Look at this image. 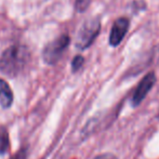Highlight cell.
Here are the masks:
<instances>
[{"label": "cell", "instance_id": "1", "mask_svg": "<svg viewBox=\"0 0 159 159\" xmlns=\"http://www.w3.org/2000/svg\"><path fill=\"white\" fill-rule=\"evenodd\" d=\"M30 60V50L25 46L15 44L7 49L0 57V71L9 77H15L25 69Z\"/></svg>", "mask_w": 159, "mask_h": 159}, {"label": "cell", "instance_id": "2", "mask_svg": "<svg viewBox=\"0 0 159 159\" xmlns=\"http://www.w3.org/2000/svg\"><path fill=\"white\" fill-rule=\"evenodd\" d=\"M101 30V22L98 17L89 19L82 24L76 39V47L80 50L89 48L93 43Z\"/></svg>", "mask_w": 159, "mask_h": 159}, {"label": "cell", "instance_id": "3", "mask_svg": "<svg viewBox=\"0 0 159 159\" xmlns=\"http://www.w3.org/2000/svg\"><path fill=\"white\" fill-rule=\"evenodd\" d=\"M69 42H70V39H69L68 36L62 35L55 40L51 41L50 43L47 44L43 49V52H42L44 62L50 65L57 63L61 59L62 54L66 50V48L68 47Z\"/></svg>", "mask_w": 159, "mask_h": 159}, {"label": "cell", "instance_id": "4", "mask_svg": "<svg viewBox=\"0 0 159 159\" xmlns=\"http://www.w3.org/2000/svg\"><path fill=\"white\" fill-rule=\"evenodd\" d=\"M155 82H156V75L154 71L148 73L141 80L131 98V103L133 106H139L143 102V100L146 98L147 94L149 93V91L154 87Z\"/></svg>", "mask_w": 159, "mask_h": 159}, {"label": "cell", "instance_id": "5", "mask_svg": "<svg viewBox=\"0 0 159 159\" xmlns=\"http://www.w3.org/2000/svg\"><path fill=\"white\" fill-rule=\"evenodd\" d=\"M129 30V20L127 17H119L115 21L109 35V44L111 47H117L121 43L122 39Z\"/></svg>", "mask_w": 159, "mask_h": 159}, {"label": "cell", "instance_id": "6", "mask_svg": "<svg viewBox=\"0 0 159 159\" xmlns=\"http://www.w3.org/2000/svg\"><path fill=\"white\" fill-rule=\"evenodd\" d=\"M13 102V93L6 80L0 78V105L3 108H9Z\"/></svg>", "mask_w": 159, "mask_h": 159}, {"label": "cell", "instance_id": "7", "mask_svg": "<svg viewBox=\"0 0 159 159\" xmlns=\"http://www.w3.org/2000/svg\"><path fill=\"white\" fill-rule=\"evenodd\" d=\"M10 146L8 130L4 126H0V155H4Z\"/></svg>", "mask_w": 159, "mask_h": 159}, {"label": "cell", "instance_id": "8", "mask_svg": "<svg viewBox=\"0 0 159 159\" xmlns=\"http://www.w3.org/2000/svg\"><path fill=\"white\" fill-rule=\"evenodd\" d=\"M84 63V59L81 57V55H77V57H74L73 62H71V69H73L74 73L79 70V69L82 67Z\"/></svg>", "mask_w": 159, "mask_h": 159}, {"label": "cell", "instance_id": "9", "mask_svg": "<svg viewBox=\"0 0 159 159\" xmlns=\"http://www.w3.org/2000/svg\"><path fill=\"white\" fill-rule=\"evenodd\" d=\"M90 2L91 0H76L75 7L78 12H84L88 9V7L90 6Z\"/></svg>", "mask_w": 159, "mask_h": 159}, {"label": "cell", "instance_id": "10", "mask_svg": "<svg viewBox=\"0 0 159 159\" xmlns=\"http://www.w3.org/2000/svg\"><path fill=\"white\" fill-rule=\"evenodd\" d=\"M94 159H118V158H117V156L111 153H104V154H101V155L96 156Z\"/></svg>", "mask_w": 159, "mask_h": 159}, {"label": "cell", "instance_id": "11", "mask_svg": "<svg viewBox=\"0 0 159 159\" xmlns=\"http://www.w3.org/2000/svg\"><path fill=\"white\" fill-rule=\"evenodd\" d=\"M26 148H23L21 149L20 152H17L13 157H11L10 159H25L26 158Z\"/></svg>", "mask_w": 159, "mask_h": 159}, {"label": "cell", "instance_id": "12", "mask_svg": "<svg viewBox=\"0 0 159 159\" xmlns=\"http://www.w3.org/2000/svg\"><path fill=\"white\" fill-rule=\"evenodd\" d=\"M158 117H159V114H158Z\"/></svg>", "mask_w": 159, "mask_h": 159}]
</instances>
